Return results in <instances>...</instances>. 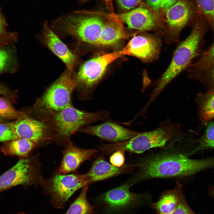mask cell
Instances as JSON below:
<instances>
[{
    "label": "cell",
    "mask_w": 214,
    "mask_h": 214,
    "mask_svg": "<svg viewBox=\"0 0 214 214\" xmlns=\"http://www.w3.org/2000/svg\"><path fill=\"white\" fill-rule=\"evenodd\" d=\"M98 152L95 149L78 147L71 143L66 146L62 151V160L57 172L67 174L75 171L84 162L95 157Z\"/></svg>",
    "instance_id": "17"
},
{
    "label": "cell",
    "mask_w": 214,
    "mask_h": 214,
    "mask_svg": "<svg viewBox=\"0 0 214 214\" xmlns=\"http://www.w3.org/2000/svg\"><path fill=\"white\" fill-rule=\"evenodd\" d=\"M8 124L19 138L28 139L37 144L51 139L45 124L30 117L24 116Z\"/></svg>",
    "instance_id": "16"
},
{
    "label": "cell",
    "mask_w": 214,
    "mask_h": 214,
    "mask_svg": "<svg viewBox=\"0 0 214 214\" xmlns=\"http://www.w3.org/2000/svg\"><path fill=\"white\" fill-rule=\"evenodd\" d=\"M214 63V41L197 61L190 67L188 70V77L199 80L204 71Z\"/></svg>",
    "instance_id": "24"
},
{
    "label": "cell",
    "mask_w": 214,
    "mask_h": 214,
    "mask_svg": "<svg viewBox=\"0 0 214 214\" xmlns=\"http://www.w3.org/2000/svg\"><path fill=\"white\" fill-rule=\"evenodd\" d=\"M19 138L8 123H0V140L1 141L4 143Z\"/></svg>",
    "instance_id": "30"
},
{
    "label": "cell",
    "mask_w": 214,
    "mask_h": 214,
    "mask_svg": "<svg viewBox=\"0 0 214 214\" xmlns=\"http://www.w3.org/2000/svg\"><path fill=\"white\" fill-rule=\"evenodd\" d=\"M140 165L139 163L125 164L120 167H116L106 161L103 157H100L93 162L90 169L84 175L89 185L129 172L133 168L139 167Z\"/></svg>",
    "instance_id": "18"
},
{
    "label": "cell",
    "mask_w": 214,
    "mask_h": 214,
    "mask_svg": "<svg viewBox=\"0 0 214 214\" xmlns=\"http://www.w3.org/2000/svg\"><path fill=\"white\" fill-rule=\"evenodd\" d=\"M199 80L208 87L209 90H214V63L204 71Z\"/></svg>",
    "instance_id": "31"
},
{
    "label": "cell",
    "mask_w": 214,
    "mask_h": 214,
    "mask_svg": "<svg viewBox=\"0 0 214 214\" xmlns=\"http://www.w3.org/2000/svg\"><path fill=\"white\" fill-rule=\"evenodd\" d=\"M141 0H117L119 6L126 10H131L137 6Z\"/></svg>",
    "instance_id": "34"
},
{
    "label": "cell",
    "mask_w": 214,
    "mask_h": 214,
    "mask_svg": "<svg viewBox=\"0 0 214 214\" xmlns=\"http://www.w3.org/2000/svg\"><path fill=\"white\" fill-rule=\"evenodd\" d=\"M104 22L98 16H68L54 20L50 26L58 36L65 33L85 43L97 45Z\"/></svg>",
    "instance_id": "6"
},
{
    "label": "cell",
    "mask_w": 214,
    "mask_h": 214,
    "mask_svg": "<svg viewBox=\"0 0 214 214\" xmlns=\"http://www.w3.org/2000/svg\"><path fill=\"white\" fill-rule=\"evenodd\" d=\"M107 20L104 22L97 45L113 46L127 39L128 35L122 22L114 13L105 14Z\"/></svg>",
    "instance_id": "19"
},
{
    "label": "cell",
    "mask_w": 214,
    "mask_h": 214,
    "mask_svg": "<svg viewBox=\"0 0 214 214\" xmlns=\"http://www.w3.org/2000/svg\"><path fill=\"white\" fill-rule=\"evenodd\" d=\"M119 51L91 59L81 67L74 77L75 89L78 99H91L108 65L121 56Z\"/></svg>",
    "instance_id": "5"
},
{
    "label": "cell",
    "mask_w": 214,
    "mask_h": 214,
    "mask_svg": "<svg viewBox=\"0 0 214 214\" xmlns=\"http://www.w3.org/2000/svg\"><path fill=\"white\" fill-rule=\"evenodd\" d=\"M127 182L102 194L97 199L101 214H117L143 200L146 195L131 192Z\"/></svg>",
    "instance_id": "11"
},
{
    "label": "cell",
    "mask_w": 214,
    "mask_h": 214,
    "mask_svg": "<svg viewBox=\"0 0 214 214\" xmlns=\"http://www.w3.org/2000/svg\"><path fill=\"white\" fill-rule=\"evenodd\" d=\"M125 152L122 150H118L114 152L109 158L111 164L117 167L123 166L125 161Z\"/></svg>",
    "instance_id": "32"
},
{
    "label": "cell",
    "mask_w": 214,
    "mask_h": 214,
    "mask_svg": "<svg viewBox=\"0 0 214 214\" xmlns=\"http://www.w3.org/2000/svg\"><path fill=\"white\" fill-rule=\"evenodd\" d=\"M0 73H13L19 68L17 49L14 44L0 48Z\"/></svg>",
    "instance_id": "22"
},
{
    "label": "cell",
    "mask_w": 214,
    "mask_h": 214,
    "mask_svg": "<svg viewBox=\"0 0 214 214\" xmlns=\"http://www.w3.org/2000/svg\"><path fill=\"white\" fill-rule=\"evenodd\" d=\"M4 17L1 13L0 18V48L14 44L18 40V34L16 32L8 31Z\"/></svg>",
    "instance_id": "27"
},
{
    "label": "cell",
    "mask_w": 214,
    "mask_h": 214,
    "mask_svg": "<svg viewBox=\"0 0 214 214\" xmlns=\"http://www.w3.org/2000/svg\"><path fill=\"white\" fill-rule=\"evenodd\" d=\"M77 132L114 143L129 140L142 133L129 129L110 120L97 125L84 127Z\"/></svg>",
    "instance_id": "15"
},
{
    "label": "cell",
    "mask_w": 214,
    "mask_h": 214,
    "mask_svg": "<svg viewBox=\"0 0 214 214\" xmlns=\"http://www.w3.org/2000/svg\"><path fill=\"white\" fill-rule=\"evenodd\" d=\"M35 36L42 46L58 57L65 65L67 69L72 72L75 56L53 31L48 22L43 23L40 31Z\"/></svg>",
    "instance_id": "13"
},
{
    "label": "cell",
    "mask_w": 214,
    "mask_h": 214,
    "mask_svg": "<svg viewBox=\"0 0 214 214\" xmlns=\"http://www.w3.org/2000/svg\"><path fill=\"white\" fill-rule=\"evenodd\" d=\"M81 2H85L90 0H77ZM104 1L110 13H114V10L113 4V0H102Z\"/></svg>",
    "instance_id": "37"
},
{
    "label": "cell",
    "mask_w": 214,
    "mask_h": 214,
    "mask_svg": "<svg viewBox=\"0 0 214 214\" xmlns=\"http://www.w3.org/2000/svg\"><path fill=\"white\" fill-rule=\"evenodd\" d=\"M162 0H147V5L156 12H158L160 9V6Z\"/></svg>",
    "instance_id": "35"
},
{
    "label": "cell",
    "mask_w": 214,
    "mask_h": 214,
    "mask_svg": "<svg viewBox=\"0 0 214 214\" xmlns=\"http://www.w3.org/2000/svg\"><path fill=\"white\" fill-rule=\"evenodd\" d=\"M183 195L182 186L178 182L174 189L163 192L152 207L158 214H171Z\"/></svg>",
    "instance_id": "20"
},
{
    "label": "cell",
    "mask_w": 214,
    "mask_h": 214,
    "mask_svg": "<svg viewBox=\"0 0 214 214\" xmlns=\"http://www.w3.org/2000/svg\"><path fill=\"white\" fill-rule=\"evenodd\" d=\"M106 111L89 112L78 109L72 104L54 114L53 118L57 139L65 147L72 143L71 135L80 129L96 122L108 119Z\"/></svg>",
    "instance_id": "4"
},
{
    "label": "cell",
    "mask_w": 214,
    "mask_h": 214,
    "mask_svg": "<svg viewBox=\"0 0 214 214\" xmlns=\"http://www.w3.org/2000/svg\"><path fill=\"white\" fill-rule=\"evenodd\" d=\"M88 185L84 186L75 199L70 205L65 214H95L97 206H93L88 202L86 197Z\"/></svg>",
    "instance_id": "25"
},
{
    "label": "cell",
    "mask_w": 214,
    "mask_h": 214,
    "mask_svg": "<svg viewBox=\"0 0 214 214\" xmlns=\"http://www.w3.org/2000/svg\"><path fill=\"white\" fill-rule=\"evenodd\" d=\"M211 148H214V122L209 123L204 133L200 139L199 146L189 155L201 150Z\"/></svg>",
    "instance_id": "28"
},
{
    "label": "cell",
    "mask_w": 214,
    "mask_h": 214,
    "mask_svg": "<svg viewBox=\"0 0 214 214\" xmlns=\"http://www.w3.org/2000/svg\"><path fill=\"white\" fill-rule=\"evenodd\" d=\"M196 101L200 120L203 124H207L214 117V90L199 94Z\"/></svg>",
    "instance_id": "23"
},
{
    "label": "cell",
    "mask_w": 214,
    "mask_h": 214,
    "mask_svg": "<svg viewBox=\"0 0 214 214\" xmlns=\"http://www.w3.org/2000/svg\"><path fill=\"white\" fill-rule=\"evenodd\" d=\"M38 144L32 140L22 138L4 142L1 147L2 152L9 156H18L21 158L28 156V155Z\"/></svg>",
    "instance_id": "21"
},
{
    "label": "cell",
    "mask_w": 214,
    "mask_h": 214,
    "mask_svg": "<svg viewBox=\"0 0 214 214\" xmlns=\"http://www.w3.org/2000/svg\"><path fill=\"white\" fill-rule=\"evenodd\" d=\"M197 12L211 28L214 37V0H195Z\"/></svg>",
    "instance_id": "26"
},
{
    "label": "cell",
    "mask_w": 214,
    "mask_h": 214,
    "mask_svg": "<svg viewBox=\"0 0 214 214\" xmlns=\"http://www.w3.org/2000/svg\"><path fill=\"white\" fill-rule=\"evenodd\" d=\"M212 193L213 194V195L214 196V188H213V189L212 190Z\"/></svg>",
    "instance_id": "39"
},
{
    "label": "cell",
    "mask_w": 214,
    "mask_h": 214,
    "mask_svg": "<svg viewBox=\"0 0 214 214\" xmlns=\"http://www.w3.org/2000/svg\"><path fill=\"white\" fill-rule=\"evenodd\" d=\"M36 156L19 158L17 163L0 177V191L18 185H29L41 182L40 164Z\"/></svg>",
    "instance_id": "10"
},
{
    "label": "cell",
    "mask_w": 214,
    "mask_h": 214,
    "mask_svg": "<svg viewBox=\"0 0 214 214\" xmlns=\"http://www.w3.org/2000/svg\"><path fill=\"white\" fill-rule=\"evenodd\" d=\"M164 148L140 163L139 171L130 179L133 184L151 179L188 176L214 167V158L192 159L173 152L169 147Z\"/></svg>",
    "instance_id": "1"
},
{
    "label": "cell",
    "mask_w": 214,
    "mask_h": 214,
    "mask_svg": "<svg viewBox=\"0 0 214 214\" xmlns=\"http://www.w3.org/2000/svg\"><path fill=\"white\" fill-rule=\"evenodd\" d=\"M171 214H196L188 204L183 195Z\"/></svg>",
    "instance_id": "33"
},
{
    "label": "cell",
    "mask_w": 214,
    "mask_h": 214,
    "mask_svg": "<svg viewBox=\"0 0 214 214\" xmlns=\"http://www.w3.org/2000/svg\"><path fill=\"white\" fill-rule=\"evenodd\" d=\"M55 208L63 209L66 203L77 191L89 184L84 174H63L56 172L53 176L41 183Z\"/></svg>",
    "instance_id": "7"
},
{
    "label": "cell",
    "mask_w": 214,
    "mask_h": 214,
    "mask_svg": "<svg viewBox=\"0 0 214 214\" xmlns=\"http://www.w3.org/2000/svg\"><path fill=\"white\" fill-rule=\"evenodd\" d=\"M161 15L163 32L167 43L176 42L182 29L191 24L197 13L196 5L191 0H177L163 11Z\"/></svg>",
    "instance_id": "8"
},
{
    "label": "cell",
    "mask_w": 214,
    "mask_h": 214,
    "mask_svg": "<svg viewBox=\"0 0 214 214\" xmlns=\"http://www.w3.org/2000/svg\"><path fill=\"white\" fill-rule=\"evenodd\" d=\"M182 134L180 124L173 123L167 119L161 122L158 127L154 130L143 132L128 141L104 144L103 149L106 153L118 150L140 153L153 148L169 147Z\"/></svg>",
    "instance_id": "3"
},
{
    "label": "cell",
    "mask_w": 214,
    "mask_h": 214,
    "mask_svg": "<svg viewBox=\"0 0 214 214\" xmlns=\"http://www.w3.org/2000/svg\"><path fill=\"white\" fill-rule=\"evenodd\" d=\"M18 214H26L25 213H23V212H19V213H18Z\"/></svg>",
    "instance_id": "38"
},
{
    "label": "cell",
    "mask_w": 214,
    "mask_h": 214,
    "mask_svg": "<svg viewBox=\"0 0 214 214\" xmlns=\"http://www.w3.org/2000/svg\"><path fill=\"white\" fill-rule=\"evenodd\" d=\"M208 24L204 17L197 13L191 23V32L178 45L168 67L155 83L150 95L152 99H155L171 81L190 66L199 54Z\"/></svg>",
    "instance_id": "2"
},
{
    "label": "cell",
    "mask_w": 214,
    "mask_h": 214,
    "mask_svg": "<svg viewBox=\"0 0 214 214\" xmlns=\"http://www.w3.org/2000/svg\"><path fill=\"white\" fill-rule=\"evenodd\" d=\"M160 47V40L157 37L140 35L134 36L119 51L122 56L124 55L132 56L143 62H148L157 58Z\"/></svg>",
    "instance_id": "14"
},
{
    "label": "cell",
    "mask_w": 214,
    "mask_h": 214,
    "mask_svg": "<svg viewBox=\"0 0 214 214\" xmlns=\"http://www.w3.org/2000/svg\"><path fill=\"white\" fill-rule=\"evenodd\" d=\"M75 89L72 72L66 69L45 92L39 101L38 108L55 114L72 104V94Z\"/></svg>",
    "instance_id": "9"
},
{
    "label": "cell",
    "mask_w": 214,
    "mask_h": 214,
    "mask_svg": "<svg viewBox=\"0 0 214 214\" xmlns=\"http://www.w3.org/2000/svg\"><path fill=\"white\" fill-rule=\"evenodd\" d=\"M25 116L21 112L16 110L10 101L1 97L0 99V116L4 119H18Z\"/></svg>",
    "instance_id": "29"
},
{
    "label": "cell",
    "mask_w": 214,
    "mask_h": 214,
    "mask_svg": "<svg viewBox=\"0 0 214 214\" xmlns=\"http://www.w3.org/2000/svg\"><path fill=\"white\" fill-rule=\"evenodd\" d=\"M154 11L145 7H139L117 15L130 28L140 31H155L162 34L161 15Z\"/></svg>",
    "instance_id": "12"
},
{
    "label": "cell",
    "mask_w": 214,
    "mask_h": 214,
    "mask_svg": "<svg viewBox=\"0 0 214 214\" xmlns=\"http://www.w3.org/2000/svg\"><path fill=\"white\" fill-rule=\"evenodd\" d=\"M177 0H162L161 6L160 10L164 11L171 7L177 1Z\"/></svg>",
    "instance_id": "36"
}]
</instances>
